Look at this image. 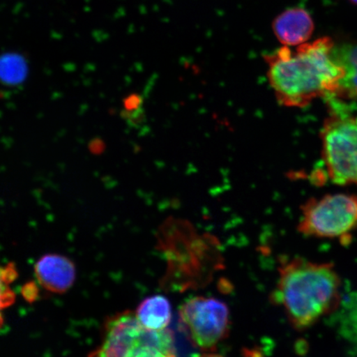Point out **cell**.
Masks as SVG:
<instances>
[{
	"label": "cell",
	"mask_w": 357,
	"mask_h": 357,
	"mask_svg": "<svg viewBox=\"0 0 357 357\" xmlns=\"http://www.w3.org/2000/svg\"><path fill=\"white\" fill-rule=\"evenodd\" d=\"M138 323L149 331L167 329L172 319L171 303L160 294L145 298L135 312Z\"/></svg>",
	"instance_id": "30bf717a"
},
{
	"label": "cell",
	"mask_w": 357,
	"mask_h": 357,
	"mask_svg": "<svg viewBox=\"0 0 357 357\" xmlns=\"http://www.w3.org/2000/svg\"><path fill=\"white\" fill-rule=\"evenodd\" d=\"M146 335L135 312H119L107 319L101 345L89 357H136L146 345Z\"/></svg>",
	"instance_id": "52a82bcc"
},
{
	"label": "cell",
	"mask_w": 357,
	"mask_h": 357,
	"mask_svg": "<svg viewBox=\"0 0 357 357\" xmlns=\"http://www.w3.org/2000/svg\"><path fill=\"white\" fill-rule=\"evenodd\" d=\"M272 29L284 46H300L310 39L314 24L309 13L303 8H294L276 17Z\"/></svg>",
	"instance_id": "9c48e42d"
},
{
	"label": "cell",
	"mask_w": 357,
	"mask_h": 357,
	"mask_svg": "<svg viewBox=\"0 0 357 357\" xmlns=\"http://www.w3.org/2000/svg\"><path fill=\"white\" fill-rule=\"evenodd\" d=\"M24 297L28 301H34L35 298H37L38 289H36L35 285L28 284L22 289Z\"/></svg>",
	"instance_id": "5bb4252c"
},
{
	"label": "cell",
	"mask_w": 357,
	"mask_h": 357,
	"mask_svg": "<svg viewBox=\"0 0 357 357\" xmlns=\"http://www.w3.org/2000/svg\"><path fill=\"white\" fill-rule=\"evenodd\" d=\"M178 315L183 331L201 351H214L229 336L230 310L225 302L217 298H191L181 306Z\"/></svg>",
	"instance_id": "8992f818"
},
{
	"label": "cell",
	"mask_w": 357,
	"mask_h": 357,
	"mask_svg": "<svg viewBox=\"0 0 357 357\" xmlns=\"http://www.w3.org/2000/svg\"><path fill=\"white\" fill-rule=\"evenodd\" d=\"M357 229V196L327 195L310 198L301 207L298 233L310 238L349 240Z\"/></svg>",
	"instance_id": "5b68a950"
},
{
	"label": "cell",
	"mask_w": 357,
	"mask_h": 357,
	"mask_svg": "<svg viewBox=\"0 0 357 357\" xmlns=\"http://www.w3.org/2000/svg\"><path fill=\"white\" fill-rule=\"evenodd\" d=\"M334 47L325 37L265 56L268 80L280 105L305 108L318 98L337 96L345 70L333 56Z\"/></svg>",
	"instance_id": "6da1fadb"
},
{
	"label": "cell",
	"mask_w": 357,
	"mask_h": 357,
	"mask_svg": "<svg viewBox=\"0 0 357 357\" xmlns=\"http://www.w3.org/2000/svg\"><path fill=\"white\" fill-rule=\"evenodd\" d=\"M243 357H265L259 348H245L243 351Z\"/></svg>",
	"instance_id": "9a60e30c"
},
{
	"label": "cell",
	"mask_w": 357,
	"mask_h": 357,
	"mask_svg": "<svg viewBox=\"0 0 357 357\" xmlns=\"http://www.w3.org/2000/svg\"><path fill=\"white\" fill-rule=\"evenodd\" d=\"M171 280L176 289L204 287L223 266L215 236L199 234L185 221L172 220L165 229Z\"/></svg>",
	"instance_id": "3957f363"
},
{
	"label": "cell",
	"mask_w": 357,
	"mask_h": 357,
	"mask_svg": "<svg viewBox=\"0 0 357 357\" xmlns=\"http://www.w3.org/2000/svg\"><path fill=\"white\" fill-rule=\"evenodd\" d=\"M136 357H177L176 351H167L153 346H144Z\"/></svg>",
	"instance_id": "4fadbf2b"
},
{
	"label": "cell",
	"mask_w": 357,
	"mask_h": 357,
	"mask_svg": "<svg viewBox=\"0 0 357 357\" xmlns=\"http://www.w3.org/2000/svg\"><path fill=\"white\" fill-rule=\"evenodd\" d=\"M122 116L128 124L138 126L144 122V113L142 109V100L139 96L132 95L124 101Z\"/></svg>",
	"instance_id": "7c38bea8"
},
{
	"label": "cell",
	"mask_w": 357,
	"mask_h": 357,
	"mask_svg": "<svg viewBox=\"0 0 357 357\" xmlns=\"http://www.w3.org/2000/svg\"><path fill=\"white\" fill-rule=\"evenodd\" d=\"M333 56L345 70L336 98L357 100V44L334 47Z\"/></svg>",
	"instance_id": "8fae6325"
},
{
	"label": "cell",
	"mask_w": 357,
	"mask_h": 357,
	"mask_svg": "<svg viewBox=\"0 0 357 357\" xmlns=\"http://www.w3.org/2000/svg\"><path fill=\"white\" fill-rule=\"evenodd\" d=\"M351 1L357 4V0H351Z\"/></svg>",
	"instance_id": "e0dca14e"
},
{
	"label": "cell",
	"mask_w": 357,
	"mask_h": 357,
	"mask_svg": "<svg viewBox=\"0 0 357 357\" xmlns=\"http://www.w3.org/2000/svg\"><path fill=\"white\" fill-rule=\"evenodd\" d=\"M198 357H225L220 354H214L213 351H204V354L199 355Z\"/></svg>",
	"instance_id": "2e32d148"
},
{
	"label": "cell",
	"mask_w": 357,
	"mask_h": 357,
	"mask_svg": "<svg viewBox=\"0 0 357 357\" xmlns=\"http://www.w3.org/2000/svg\"><path fill=\"white\" fill-rule=\"evenodd\" d=\"M340 289V278L332 264L296 257L280 266L271 301L283 310L294 329L305 331L338 309Z\"/></svg>",
	"instance_id": "7a4b0ae2"
},
{
	"label": "cell",
	"mask_w": 357,
	"mask_h": 357,
	"mask_svg": "<svg viewBox=\"0 0 357 357\" xmlns=\"http://www.w3.org/2000/svg\"><path fill=\"white\" fill-rule=\"evenodd\" d=\"M329 114L320 132L326 173L334 184L357 185V115L336 98H328Z\"/></svg>",
	"instance_id": "277c9868"
},
{
	"label": "cell",
	"mask_w": 357,
	"mask_h": 357,
	"mask_svg": "<svg viewBox=\"0 0 357 357\" xmlns=\"http://www.w3.org/2000/svg\"><path fill=\"white\" fill-rule=\"evenodd\" d=\"M35 275L45 289L63 294L73 287L77 271L74 263L59 254H47L36 263Z\"/></svg>",
	"instance_id": "ba28073f"
}]
</instances>
